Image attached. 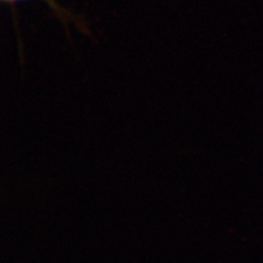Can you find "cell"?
I'll return each instance as SVG.
<instances>
[{"mask_svg": "<svg viewBox=\"0 0 263 263\" xmlns=\"http://www.w3.org/2000/svg\"><path fill=\"white\" fill-rule=\"evenodd\" d=\"M2 1H4V2H6V3H9L11 5H13V4H15V3L19 2V1H22V0H2ZM44 1L47 3L48 5H49V7H51L52 9L54 10L55 14H56L59 18H62V17H64V16L66 15V11L59 6V5L57 4L55 0H44Z\"/></svg>", "mask_w": 263, "mask_h": 263, "instance_id": "obj_1", "label": "cell"}]
</instances>
